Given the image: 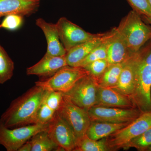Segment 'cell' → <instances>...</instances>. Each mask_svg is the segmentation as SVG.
<instances>
[{
  "instance_id": "13",
  "label": "cell",
  "mask_w": 151,
  "mask_h": 151,
  "mask_svg": "<svg viewBox=\"0 0 151 151\" xmlns=\"http://www.w3.org/2000/svg\"><path fill=\"white\" fill-rule=\"evenodd\" d=\"M96 105L111 108H135L131 98L109 87L98 86Z\"/></svg>"
},
{
  "instance_id": "4",
  "label": "cell",
  "mask_w": 151,
  "mask_h": 151,
  "mask_svg": "<svg viewBox=\"0 0 151 151\" xmlns=\"http://www.w3.org/2000/svg\"><path fill=\"white\" fill-rule=\"evenodd\" d=\"M151 127V111L142 113L136 120L105 138L109 151L125 149L130 141Z\"/></svg>"
},
{
  "instance_id": "34",
  "label": "cell",
  "mask_w": 151,
  "mask_h": 151,
  "mask_svg": "<svg viewBox=\"0 0 151 151\" xmlns=\"http://www.w3.org/2000/svg\"><path fill=\"white\" fill-rule=\"evenodd\" d=\"M149 2H150V5L151 6V0H149Z\"/></svg>"
},
{
  "instance_id": "7",
  "label": "cell",
  "mask_w": 151,
  "mask_h": 151,
  "mask_svg": "<svg viewBox=\"0 0 151 151\" xmlns=\"http://www.w3.org/2000/svg\"><path fill=\"white\" fill-rule=\"evenodd\" d=\"M98 86L96 79L89 74L78 80L63 95L75 105L88 111L96 105Z\"/></svg>"
},
{
  "instance_id": "32",
  "label": "cell",
  "mask_w": 151,
  "mask_h": 151,
  "mask_svg": "<svg viewBox=\"0 0 151 151\" xmlns=\"http://www.w3.org/2000/svg\"><path fill=\"white\" fill-rule=\"evenodd\" d=\"M142 18L144 21H146L149 24H151V17H150L142 16Z\"/></svg>"
},
{
  "instance_id": "28",
  "label": "cell",
  "mask_w": 151,
  "mask_h": 151,
  "mask_svg": "<svg viewBox=\"0 0 151 151\" xmlns=\"http://www.w3.org/2000/svg\"><path fill=\"white\" fill-rule=\"evenodd\" d=\"M45 90L43 101L49 107L56 112L59 109L62 102L63 97V93L58 91Z\"/></svg>"
},
{
  "instance_id": "26",
  "label": "cell",
  "mask_w": 151,
  "mask_h": 151,
  "mask_svg": "<svg viewBox=\"0 0 151 151\" xmlns=\"http://www.w3.org/2000/svg\"><path fill=\"white\" fill-rule=\"evenodd\" d=\"M55 113L42 100L37 112L34 124H48L54 118Z\"/></svg>"
},
{
  "instance_id": "14",
  "label": "cell",
  "mask_w": 151,
  "mask_h": 151,
  "mask_svg": "<svg viewBox=\"0 0 151 151\" xmlns=\"http://www.w3.org/2000/svg\"><path fill=\"white\" fill-rule=\"evenodd\" d=\"M36 25L42 31L47 42L45 55L51 56H65L66 51L60 42L55 24L47 22L39 18L36 20Z\"/></svg>"
},
{
  "instance_id": "17",
  "label": "cell",
  "mask_w": 151,
  "mask_h": 151,
  "mask_svg": "<svg viewBox=\"0 0 151 151\" xmlns=\"http://www.w3.org/2000/svg\"><path fill=\"white\" fill-rule=\"evenodd\" d=\"M111 31L102 37L86 42L76 45L66 52L65 59L68 65L77 67L78 64L110 35Z\"/></svg>"
},
{
  "instance_id": "5",
  "label": "cell",
  "mask_w": 151,
  "mask_h": 151,
  "mask_svg": "<svg viewBox=\"0 0 151 151\" xmlns=\"http://www.w3.org/2000/svg\"><path fill=\"white\" fill-rule=\"evenodd\" d=\"M48 124H32L15 128L5 126L0 119V145L7 151H18L19 148L39 132L48 129Z\"/></svg>"
},
{
  "instance_id": "21",
  "label": "cell",
  "mask_w": 151,
  "mask_h": 151,
  "mask_svg": "<svg viewBox=\"0 0 151 151\" xmlns=\"http://www.w3.org/2000/svg\"><path fill=\"white\" fill-rule=\"evenodd\" d=\"M29 141L31 144V151H58V146L50 137L47 130L35 134Z\"/></svg>"
},
{
  "instance_id": "29",
  "label": "cell",
  "mask_w": 151,
  "mask_h": 151,
  "mask_svg": "<svg viewBox=\"0 0 151 151\" xmlns=\"http://www.w3.org/2000/svg\"><path fill=\"white\" fill-rule=\"evenodd\" d=\"M23 22V17L15 14L9 15L5 17L0 24V28L11 31L15 30L21 27Z\"/></svg>"
},
{
  "instance_id": "22",
  "label": "cell",
  "mask_w": 151,
  "mask_h": 151,
  "mask_svg": "<svg viewBox=\"0 0 151 151\" xmlns=\"http://www.w3.org/2000/svg\"><path fill=\"white\" fill-rule=\"evenodd\" d=\"M14 64L0 44V84L10 80L14 75Z\"/></svg>"
},
{
  "instance_id": "15",
  "label": "cell",
  "mask_w": 151,
  "mask_h": 151,
  "mask_svg": "<svg viewBox=\"0 0 151 151\" xmlns=\"http://www.w3.org/2000/svg\"><path fill=\"white\" fill-rule=\"evenodd\" d=\"M40 6V0H0V20L13 14L29 16L37 12Z\"/></svg>"
},
{
  "instance_id": "8",
  "label": "cell",
  "mask_w": 151,
  "mask_h": 151,
  "mask_svg": "<svg viewBox=\"0 0 151 151\" xmlns=\"http://www.w3.org/2000/svg\"><path fill=\"white\" fill-rule=\"evenodd\" d=\"M55 24L60 40L66 52L76 45L102 37L106 33L87 32L64 17L60 18Z\"/></svg>"
},
{
  "instance_id": "33",
  "label": "cell",
  "mask_w": 151,
  "mask_h": 151,
  "mask_svg": "<svg viewBox=\"0 0 151 151\" xmlns=\"http://www.w3.org/2000/svg\"><path fill=\"white\" fill-rule=\"evenodd\" d=\"M147 151H151V147H149V148L147 150Z\"/></svg>"
},
{
  "instance_id": "23",
  "label": "cell",
  "mask_w": 151,
  "mask_h": 151,
  "mask_svg": "<svg viewBox=\"0 0 151 151\" xmlns=\"http://www.w3.org/2000/svg\"><path fill=\"white\" fill-rule=\"evenodd\" d=\"M114 28L111 30L110 35L102 43L96 47L85 58L77 65V67L84 68L87 64L98 60L107 59V50L109 39L113 34Z\"/></svg>"
},
{
  "instance_id": "20",
  "label": "cell",
  "mask_w": 151,
  "mask_h": 151,
  "mask_svg": "<svg viewBox=\"0 0 151 151\" xmlns=\"http://www.w3.org/2000/svg\"><path fill=\"white\" fill-rule=\"evenodd\" d=\"M125 62L109 65L103 75L97 80L98 85L109 88H113L116 86Z\"/></svg>"
},
{
  "instance_id": "24",
  "label": "cell",
  "mask_w": 151,
  "mask_h": 151,
  "mask_svg": "<svg viewBox=\"0 0 151 151\" xmlns=\"http://www.w3.org/2000/svg\"><path fill=\"white\" fill-rule=\"evenodd\" d=\"M73 151H109V150L106 146L105 138L95 140L85 134Z\"/></svg>"
},
{
  "instance_id": "6",
  "label": "cell",
  "mask_w": 151,
  "mask_h": 151,
  "mask_svg": "<svg viewBox=\"0 0 151 151\" xmlns=\"http://www.w3.org/2000/svg\"><path fill=\"white\" fill-rule=\"evenodd\" d=\"M88 74L89 72L84 68L67 65L61 68L51 77L36 81L35 85L44 89L65 93L78 80Z\"/></svg>"
},
{
  "instance_id": "16",
  "label": "cell",
  "mask_w": 151,
  "mask_h": 151,
  "mask_svg": "<svg viewBox=\"0 0 151 151\" xmlns=\"http://www.w3.org/2000/svg\"><path fill=\"white\" fill-rule=\"evenodd\" d=\"M126 40L122 35L114 28L109 39L107 50V58L109 65L126 62L132 56Z\"/></svg>"
},
{
  "instance_id": "31",
  "label": "cell",
  "mask_w": 151,
  "mask_h": 151,
  "mask_svg": "<svg viewBox=\"0 0 151 151\" xmlns=\"http://www.w3.org/2000/svg\"><path fill=\"white\" fill-rule=\"evenodd\" d=\"M32 145L29 141L28 140L26 142L19 148L18 151H31Z\"/></svg>"
},
{
  "instance_id": "3",
  "label": "cell",
  "mask_w": 151,
  "mask_h": 151,
  "mask_svg": "<svg viewBox=\"0 0 151 151\" xmlns=\"http://www.w3.org/2000/svg\"><path fill=\"white\" fill-rule=\"evenodd\" d=\"M116 28L132 53L139 51L151 39V26L146 24L141 15L133 10L122 19Z\"/></svg>"
},
{
  "instance_id": "12",
  "label": "cell",
  "mask_w": 151,
  "mask_h": 151,
  "mask_svg": "<svg viewBox=\"0 0 151 151\" xmlns=\"http://www.w3.org/2000/svg\"><path fill=\"white\" fill-rule=\"evenodd\" d=\"M67 65L65 55L51 56L45 54L37 63L27 68L26 74L37 76L46 79L54 75L61 68Z\"/></svg>"
},
{
  "instance_id": "1",
  "label": "cell",
  "mask_w": 151,
  "mask_h": 151,
  "mask_svg": "<svg viewBox=\"0 0 151 151\" xmlns=\"http://www.w3.org/2000/svg\"><path fill=\"white\" fill-rule=\"evenodd\" d=\"M45 91L42 87L35 85L13 100L0 118L5 126L15 128L34 124Z\"/></svg>"
},
{
  "instance_id": "30",
  "label": "cell",
  "mask_w": 151,
  "mask_h": 151,
  "mask_svg": "<svg viewBox=\"0 0 151 151\" xmlns=\"http://www.w3.org/2000/svg\"><path fill=\"white\" fill-rule=\"evenodd\" d=\"M133 10L141 16L151 17V6L149 0H127Z\"/></svg>"
},
{
  "instance_id": "18",
  "label": "cell",
  "mask_w": 151,
  "mask_h": 151,
  "mask_svg": "<svg viewBox=\"0 0 151 151\" xmlns=\"http://www.w3.org/2000/svg\"><path fill=\"white\" fill-rule=\"evenodd\" d=\"M134 86V70L131 56L125 62L117 84L112 88L122 94L127 95L132 100Z\"/></svg>"
},
{
  "instance_id": "19",
  "label": "cell",
  "mask_w": 151,
  "mask_h": 151,
  "mask_svg": "<svg viewBox=\"0 0 151 151\" xmlns=\"http://www.w3.org/2000/svg\"><path fill=\"white\" fill-rule=\"evenodd\" d=\"M128 124L129 123L114 124L106 122H92L87 129L86 135L90 139L98 140L107 137Z\"/></svg>"
},
{
  "instance_id": "2",
  "label": "cell",
  "mask_w": 151,
  "mask_h": 151,
  "mask_svg": "<svg viewBox=\"0 0 151 151\" xmlns=\"http://www.w3.org/2000/svg\"><path fill=\"white\" fill-rule=\"evenodd\" d=\"M135 86L132 100L142 113L151 111V39L132 56Z\"/></svg>"
},
{
  "instance_id": "11",
  "label": "cell",
  "mask_w": 151,
  "mask_h": 151,
  "mask_svg": "<svg viewBox=\"0 0 151 151\" xmlns=\"http://www.w3.org/2000/svg\"><path fill=\"white\" fill-rule=\"evenodd\" d=\"M47 132L58 151H73L77 146L78 140L73 130L57 112L49 123Z\"/></svg>"
},
{
  "instance_id": "27",
  "label": "cell",
  "mask_w": 151,
  "mask_h": 151,
  "mask_svg": "<svg viewBox=\"0 0 151 151\" xmlns=\"http://www.w3.org/2000/svg\"><path fill=\"white\" fill-rule=\"evenodd\" d=\"M109 65L107 59H100L87 64L84 68L97 80L103 75Z\"/></svg>"
},
{
  "instance_id": "10",
  "label": "cell",
  "mask_w": 151,
  "mask_h": 151,
  "mask_svg": "<svg viewBox=\"0 0 151 151\" xmlns=\"http://www.w3.org/2000/svg\"><path fill=\"white\" fill-rule=\"evenodd\" d=\"M88 112L91 122H106L114 124H130L142 113L136 108L125 109L99 105H94Z\"/></svg>"
},
{
  "instance_id": "25",
  "label": "cell",
  "mask_w": 151,
  "mask_h": 151,
  "mask_svg": "<svg viewBox=\"0 0 151 151\" xmlns=\"http://www.w3.org/2000/svg\"><path fill=\"white\" fill-rule=\"evenodd\" d=\"M151 147V127L145 132L132 140L125 150L134 148L139 151H147Z\"/></svg>"
},
{
  "instance_id": "9",
  "label": "cell",
  "mask_w": 151,
  "mask_h": 151,
  "mask_svg": "<svg viewBox=\"0 0 151 151\" xmlns=\"http://www.w3.org/2000/svg\"><path fill=\"white\" fill-rule=\"evenodd\" d=\"M63 96L62 103L57 112L73 130L78 143L86 134L91 120L88 111L75 105Z\"/></svg>"
}]
</instances>
